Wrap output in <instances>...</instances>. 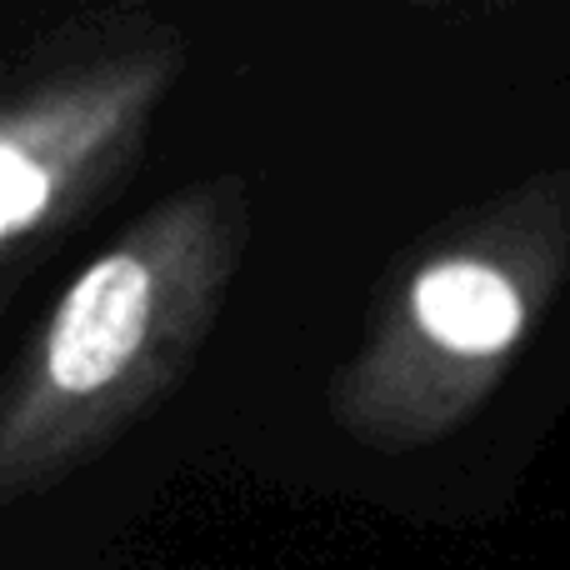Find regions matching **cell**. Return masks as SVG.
Wrapping results in <instances>:
<instances>
[{
  "mask_svg": "<svg viewBox=\"0 0 570 570\" xmlns=\"http://www.w3.org/2000/svg\"><path fill=\"white\" fill-rule=\"evenodd\" d=\"M196 250V236H180L176 220H166L130 246L106 250L70 281L50 315L36 381L10 415L6 471H16L26 451H40V441L116 411L156 371L160 341L190 311L186 266Z\"/></svg>",
  "mask_w": 570,
  "mask_h": 570,
  "instance_id": "obj_1",
  "label": "cell"
},
{
  "mask_svg": "<svg viewBox=\"0 0 570 570\" xmlns=\"http://www.w3.org/2000/svg\"><path fill=\"white\" fill-rule=\"evenodd\" d=\"M156 76H120L110 86H86L76 96L36 100L30 110H16L0 136V240L16 250L30 230L50 220L60 206L76 166L106 150L110 136L126 130V120L150 96Z\"/></svg>",
  "mask_w": 570,
  "mask_h": 570,
  "instance_id": "obj_2",
  "label": "cell"
},
{
  "mask_svg": "<svg viewBox=\"0 0 570 570\" xmlns=\"http://www.w3.org/2000/svg\"><path fill=\"white\" fill-rule=\"evenodd\" d=\"M411 315L425 341L465 361L505 355L525 331V301L495 266L475 256H445L411 285Z\"/></svg>",
  "mask_w": 570,
  "mask_h": 570,
  "instance_id": "obj_3",
  "label": "cell"
}]
</instances>
